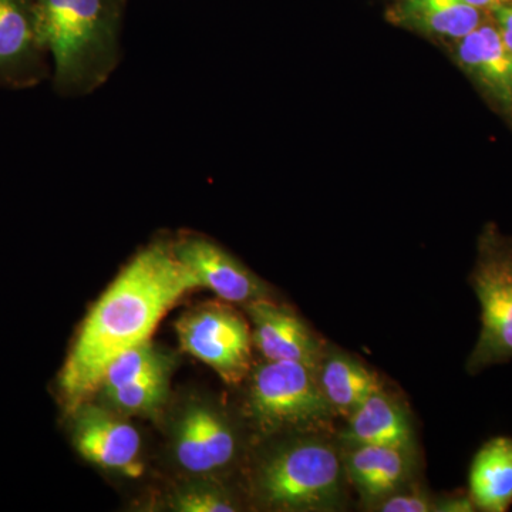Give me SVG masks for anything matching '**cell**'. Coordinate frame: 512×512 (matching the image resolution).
I'll return each mask as SVG.
<instances>
[{
  "instance_id": "obj_2",
  "label": "cell",
  "mask_w": 512,
  "mask_h": 512,
  "mask_svg": "<svg viewBox=\"0 0 512 512\" xmlns=\"http://www.w3.org/2000/svg\"><path fill=\"white\" fill-rule=\"evenodd\" d=\"M126 5L127 0H36L59 96H87L110 79L121 62Z\"/></svg>"
},
{
  "instance_id": "obj_17",
  "label": "cell",
  "mask_w": 512,
  "mask_h": 512,
  "mask_svg": "<svg viewBox=\"0 0 512 512\" xmlns=\"http://www.w3.org/2000/svg\"><path fill=\"white\" fill-rule=\"evenodd\" d=\"M389 19L427 35L461 39L481 25V10L466 0H404L390 9Z\"/></svg>"
},
{
  "instance_id": "obj_4",
  "label": "cell",
  "mask_w": 512,
  "mask_h": 512,
  "mask_svg": "<svg viewBox=\"0 0 512 512\" xmlns=\"http://www.w3.org/2000/svg\"><path fill=\"white\" fill-rule=\"evenodd\" d=\"M468 284L480 303V335L467 359L470 375L512 360V238L488 224Z\"/></svg>"
},
{
  "instance_id": "obj_21",
  "label": "cell",
  "mask_w": 512,
  "mask_h": 512,
  "mask_svg": "<svg viewBox=\"0 0 512 512\" xmlns=\"http://www.w3.org/2000/svg\"><path fill=\"white\" fill-rule=\"evenodd\" d=\"M375 505L376 511L382 512H431L436 511V503L420 490L403 491L380 498Z\"/></svg>"
},
{
  "instance_id": "obj_16",
  "label": "cell",
  "mask_w": 512,
  "mask_h": 512,
  "mask_svg": "<svg viewBox=\"0 0 512 512\" xmlns=\"http://www.w3.org/2000/svg\"><path fill=\"white\" fill-rule=\"evenodd\" d=\"M345 471L363 497L380 500L406 483L410 474V450L357 444L346 456Z\"/></svg>"
},
{
  "instance_id": "obj_10",
  "label": "cell",
  "mask_w": 512,
  "mask_h": 512,
  "mask_svg": "<svg viewBox=\"0 0 512 512\" xmlns=\"http://www.w3.org/2000/svg\"><path fill=\"white\" fill-rule=\"evenodd\" d=\"M174 454L192 474H210L229 466L237 454L231 424L214 407L192 404L175 426Z\"/></svg>"
},
{
  "instance_id": "obj_7",
  "label": "cell",
  "mask_w": 512,
  "mask_h": 512,
  "mask_svg": "<svg viewBox=\"0 0 512 512\" xmlns=\"http://www.w3.org/2000/svg\"><path fill=\"white\" fill-rule=\"evenodd\" d=\"M36 0H0V87L25 90L52 76Z\"/></svg>"
},
{
  "instance_id": "obj_19",
  "label": "cell",
  "mask_w": 512,
  "mask_h": 512,
  "mask_svg": "<svg viewBox=\"0 0 512 512\" xmlns=\"http://www.w3.org/2000/svg\"><path fill=\"white\" fill-rule=\"evenodd\" d=\"M170 372L144 377L137 382L104 393L111 409L126 414L156 413L168 394Z\"/></svg>"
},
{
  "instance_id": "obj_22",
  "label": "cell",
  "mask_w": 512,
  "mask_h": 512,
  "mask_svg": "<svg viewBox=\"0 0 512 512\" xmlns=\"http://www.w3.org/2000/svg\"><path fill=\"white\" fill-rule=\"evenodd\" d=\"M436 511L439 512H473L477 511L476 505L471 500L470 494L447 495L443 500L436 501Z\"/></svg>"
},
{
  "instance_id": "obj_14",
  "label": "cell",
  "mask_w": 512,
  "mask_h": 512,
  "mask_svg": "<svg viewBox=\"0 0 512 512\" xmlns=\"http://www.w3.org/2000/svg\"><path fill=\"white\" fill-rule=\"evenodd\" d=\"M468 494L478 511L512 507V437L494 436L481 444L468 468Z\"/></svg>"
},
{
  "instance_id": "obj_11",
  "label": "cell",
  "mask_w": 512,
  "mask_h": 512,
  "mask_svg": "<svg viewBox=\"0 0 512 512\" xmlns=\"http://www.w3.org/2000/svg\"><path fill=\"white\" fill-rule=\"evenodd\" d=\"M74 412V446L87 461L128 476L141 473L140 434L131 424L96 406H79Z\"/></svg>"
},
{
  "instance_id": "obj_3",
  "label": "cell",
  "mask_w": 512,
  "mask_h": 512,
  "mask_svg": "<svg viewBox=\"0 0 512 512\" xmlns=\"http://www.w3.org/2000/svg\"><path fill=\"white\" fill-rule=\"evenodd\" d=\"M343 467L336 448L319 437L291 441L274 451L256 478L259 497L282 511H330L343 497Z\"/></svg>"
},
{
  "instance_id": "obj_13",
  "label": "cell",
  "mask_w": 512,
  "mask_h": 512,
  "mask_svg": "<svg viewBox=\"0 0 512 512\" xmlns=\"http://www.w3.org/2000/svg\"><path fill=\"white\" fill-rule=\"evenodd\" d=\"M343 440L352 446L370 444L412 451L414 430L402 404L380 387L349 417Z\"/></svg>"
},
{
  "instance_id": "obj_15",
  "label": "cell",
  "mask_w": 512,
  "mask_h": 512,
  "mask_svg": "<svg viewBox=\"0 0 512 512\" xmlns=\"http://www.w3.org/2000/svg\"><path fill=\"white\" fill-rule=\"evenodd\" d=\"M316 377L333 412L346 420L382 387L376 373L360 360L328 348L316 369Z\"/></svg>"
},
{
  "instance_id": "obj_18",
  "label": "cell",
  "mask_w": 512,
  "mask_h": 512,
  "mask_svg": "<svg viewBox=\"0 0 512 512\" xmlns=\"http://www.w3.org/2000/svg\"><path fill=\"white\" fill-rule=\"evenodd\" d=\"M171 362L173 360L170 356L160 352L150 340H146L124 350L106 367L99 389L103 393L111 392L144 377L171 372Z\"/></svg>"
},
{
  "instance_id": "obj_20",
  "label": "cell",
  "mask_w": 512,
  "mask_h": 512,
  "mask_svg": "<svg viewBox=\"0 0 512 512\" xmlns=\"http://www.w3.org/2000/svg\"><path fill=\"white\" fill-rule=\"evenodd\" d=\"M174 510L181 512H234L237 504L220 488L210 484H192L173 497Z\"/></svg>"
},
{
  "instance_id": "obj_12",
  "label": "cell",
  "mask_w": 512,
  "mask_h": 512,
  "mask_svg": "<svg viewBox=\"0 0 512 512\" xmlns=\"http://www.w3.org/2000/svg\"><path fill=\"white\" fill-rule=\"evenodd\" d=\"M458 62L491 96L512 104V50L497 28L480 25L458 39Z\"/></svg>"
},
{
  "instance_id": "obj_23",
  "label": "cell",
  "mask_w": 512,
  "mask_h": 512,
  "mask_svg": "<svg viewBox=\"0 0 512 512\" xmlns=\"http://www.w3.org/2000/svg\"><path fill=\"white\" fill-rule=\"evenodd\" d=\"M497 29L505 42L512 50V2L497 6L493 9Z\"/></svg>"
},
{
  "instance_id": "obj_1",
  "label": "cell",
  "mask_w": 512,
  "mask_h": 512,
  "mask_svg": "<svg viewBox=\"0 0 512 512\" xmlns=\"http://www.w3.org/2000/svg\"><path fill=\"white\" fill-rule=\"evenodd\" d=\"M197 288L175 256L173 241L160 239L141 249L93 306L67 357L60 382L67 407L82 406L99 389L106 367L124 350L150 340L165 313Z\"/></svg>"
},
{
  "instance_id": "obj_24",
  "label": "cell",
  "mask_w": 512,
  "mask_h": 512,
  "mask_svg": "<svg viewBox=\"0 0 512 512\" xmlns=\"http://www.w3.org/2000/svg\"><path fill=\"white\" fill-rule=\"evenodd\" d=\"M468 5L474 6L477 9H494L497 6L505 5V3H510L512 0H466Z\"/></svg>"
},
{
  "instance_id": "obj_6",
  "label": "cell",
  "mask_w": 512,
  "mask_h": 512,
  "mask_svg": "<svg viewBox=\"0 0 512 512\" xmlns=\"http://www.w3.org/2000/svg\"><path fill=\"white\" fill-rule=\"evenodd\" d=\"M185 352L210 366L227 384H239L251 370L252 335L247 320L225 303H207L175 323Z\"/></svg>"
},
{
  "instance_id": "obj_8",
  "label": "cell",
  "mask_w": 512,
  "mask_h": 512,
  "mask_svg": "<svg viewBox=\"0 0 512 512\" xmlns=\"http://www.w3.org/2000/svg\"><path fill=\"white\" fill-rule=\"evenodd\" d=\"M175 256L191 272L198 288L217 293L225 302L248 303L269 299L268 286L217 242L185 232L173 241Z\"/></svg>"
},
{
  "instance_id": "obj_9",
  "label": "cell",
  "mask_w": 512,
  "mask_h": 512,
  "mask_svg": "<svg viewBox=\"0 0 512 512\" xmlns=\"http://www.w3.org/2000/svg\"><path fill=\"white\" fill-rule=\"evenodd\" d=\"M252 322V342L269 362H296L318 369L326 346L295 312L262 299L245 305Z\"/></svg>"
},
{
  "instance_id": "obj_5",
  "label": "cell",
  "mask_w": 512,
  "mask_h": 512,
  "mask_svg": "<svg viewBox=\"0 0 512 512\" xmlns=\"http://www.w3.org/2000/svg\"><path fill=\"white\" fill-rule=\"evenodd\" d=\"M249 410L261 429L319 431L336 416L320 389L315 370L296 362L258 366L249 387Z\"/></svg>"
}]
</instances>
